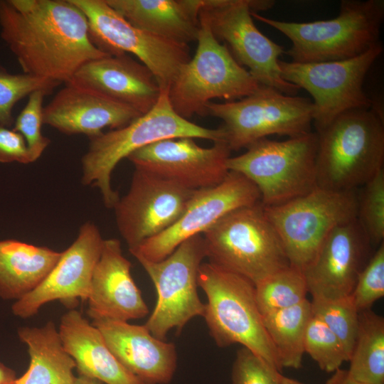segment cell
<instances>
[{
  "instance_id": "1",
  "label": "cell",
  "mask_w": 384,
  "mask_h": 384,
  "mask_svg": "<svg viewBox=\"0 0 384 384\" xmlns=\"http://www.w3.org/2000/svg\"><path fill=\"white\" fill-rule=\"evenodd\" d=\"M0 34L23 73L68 82L86 63L109 55L71 0H0Z\"/></svg>"
},
{
  "instance_id": "2",
  "label": "cell",
  "mask_w": 384,
  "mask_h": 384,
  "mask_svg": "<svg viewBox=\"0 0 384 384\" xmlns=\"http://www.w3.org/2000/svg\"><path fill=\"white\" fill-rule=\"evenodd\" d=\"M181 137L225 142L221 127L206 128L183 118L172 107L168 90H161L157 102L148 112L122 128L90 139L88 150L82 158V183L97 187L105 206L113 208L119 197L112 188L111 176L119 162L151 143Z\"/></svg>"
},
{
  "instance_id": "3",
  "label": "cell",
  "mask_w": 384,
  "mask_h": 384,
  "mask_svg": "<svg viewBox=\"0 0 384 384\" xmlns=\"http://www.w3.org/2000/svg\"><path fill=\"white\" fill-rule=\"evenodd\" d=\"M373 105L348 111L316 132L317 187L357 190L383 169V115Z\"/></svg>"
},
{
  "instance_id": "4",
  "label": "cell",
  "mask_w": 384,
  "mask_h": 384,
  "mask_svg": "<svg viewBox=\"0 0 384 384\" xmlns=\"http://www.w3.org/2000/svg\"><path fill=\"white\" fill-rule=\"evenodd\" d=\"M252 18L277 29L291 41L284 52L297 63L339 61L357 57L378 43L384 19L383 0H343L332 19L306 23Z\"/></svg>"
},
{
  "instance_id": "5",
  "label": "cell",
  "mask_w": 384,
  "mask_h": 384,
  "mask_svg": "<svg viewBox=\"0 0 384 384\" xmlns=\"http://www.w3.org/2000/svg\"><path fill=\"white\" fill-rule=\"evenodd\" d=\"M198 285L207 297L203 317L217 346L240 343L281 373L256 302L255 284L208 262L199 267Z\"/></svg>"
},
{
  "instance_id": "6",
  "label": "cell",
  "mask_w": 384,
  "mask_h": 384,
  "mask_svg": "<svg viewBox=\"0 0 384 384\" xmlns=\"http://www.w3.org/2000/svg\"><path fill=\"white\" fill-rule=\"evenodd\" d=\"M202 236L209 262L254 284L290 265L261 202L230 212Z\"/></svg>"
},
{
  "instance_id": "7",
  "label": "cell",
  "mask_w": 384,
  "mask_h": 384,
  "mask_svg": "<svg viewBox=\"0 0 384 384\" xmlns=\"http://www.w3.org/2000/svg\"><path fill=\"white\" fill-rule=\"evenodd\" d=\"M196 41L193 57L181 68L168 90L174 111L186 119L194 114L206 115V106L211 100H238L260 86L225 44L216 39L200 15Z\"/></svg>"
},
{
  "instance_id": "8",
  "label": "cell",
  "mask_w": 384,
  "mask_h": 384,
  "mask_svg": "<svg viewBox=\"0 0 384 384\" xmlns=\"http://www.w3.org/2000/svg\"><path fill=\"white\" fill-rule=\"evenodd\" d=\"M318 135L308 132L284 141L263 138L230 157L229 171L251 181L264 206H277L311 191L316 184Z\"/></svg>"
},
{
  "instance_id": "9",
  "label": "cell",
  "mask_w": 384,
  "mask_h": 384,
  "mask_svg": "<svg viewBox=\"0 0 384 384\" xmlns=\"http://www.w3.org/2000/svg\"><path fill=\"white\" fill-rule=\"evenodd\" d=\"M274 4L271 0H201L199 15L216 39L227 44L236 61L245 66L260 85L295 96L300 88L283 79L279 65L284 48L265 36L251 15L252 11L267 10Z\"/></svg>"
},
{
  "instance_id": "10",
  "label": "cell",
  "mask_w": 384,
  "mask_h": 384,
  "mask_svg": "<svg viewBox=\"0 0 384 384\" xmlns=\"http://www.w3.org/2000/svg\"><path fill=\"white\" fill-rule=\"evenodd\" d=\"M357 203V190L316 187L284 203L263 207L290 265L303 271L335 228L356 218Z\"/></svg>"
},
{
  "instance_id": "11",
  "label": "cell",
  "mask_w": 384,
  "mask_h": 384,
  "mask_svg": "<svg viewBox=\"0 0 384 384\" xmlns=\"http://www.w3.org/2000/svg\"><path fill=\"white\" fill-rule=\"evenodd\" d=\"M313 102L260 85L252 94L235 101L206 106V115L220 119L225 142L237 151L267 136L293 137L311 132Z\"/></svg>"
},
{
  "instance_id": "12",
  "label": "cell",
  "mask_w": 384,
  "mask_h": 384,
  "mask_svg": "<svg viewBox=\"0 0 384 384\" xmlns=\"http://www.w3.org/2000/svg\"><path fill=\"white\" fill-rule=\"evenodd\" d=\"M380 41L364 53L344 60L297 63L279 60L286 81L304 89L313 97V123L316 132L337 117L353 110L369 109L374 102L363 90L369 69L381 55Z\"/></svg>"
},
{
  "instance_id": "13",
  "label": "cell",
  "mask_w": 384,
  "mask_h": 384,
  "mask_svg": "<svg viewBox=\"0 0 384 384\" xmlns=\"http://www.w3.org/2000/svg\"><path fill=\"white\" fill-rule=\"evenodd\" d=\"M206 258L202 235L187 239L167 257L151 262L137 260L154 283L157 299L144 326L165 341L169 331L181 333L193 318L203 316L205 304L198 294V273Z\"/></svg>"
},
{
  "instance_id": "14",
  "label": "cell",
  "mask_w": 384,
  "mask_h": 384,
  "mask_svg": "<svg viewBox=\"0 0 384 384\" xmlns=\"http://www.w3.org/2000/svg\"><path fill=\"white\" fill-rule=\"evenodd\" d=\"M85 15L94 44L108 55L132 54L147 67L161 90H168L190 60L188 44L167 40L129 23L105 0H71Z\"/></svg>"
},
{
  "instance_id": "15",
  "label": "cell",
  "mask_w": 384,
  "mask_h": 384,
  "mask_svg": "<svg viewBox=\"0 0 384 384\" xmlns=\"http://www.w3.org/2000/svg\"><path fill=\"white\" fill-rule=\"evenodd\" d=\"M260 202L257 186L242 174L229 171L220 183L196 190L183 214L170 228L129 250L137 260L161 261L183 241L203 235L230 212Z\"/></svg>"
},
{
  "instance_id": "16",
  "label": "cell",
  "mask_w": 384,
  "mask_h": 384,
  "mask_svg": "<svg viewBox=\"0 0 384 384\" xmlns=\"http://www.w3.org/2000/svg\"><path fill=\"white\" fill-rule=\"evenodd\" d=\"M196 191L134 168L128 192L113 208L118 230L129 249L174 224Z\"/></svg>"
},
{
  "instance_id": "17",
  "label": "cell",
  "mask_w": 384,
  "mask_h": 384,
  "mask_svg": "<svg viewBox=\"0 0 384 384\" xmlns=\"http://www.w3.org/2000/svg\"><path fill=\"white\" fill-rule=\"evenodd\" d=\"M231 150L224 142L202 147L190 137L160 140L131 154L135 169L168 179L192 190L220 183L228 175Z\"/></svg>"
},
{
  "instance_id": "18",
  "label": "cell",
  "mask_w": 384,
  "mask_h": 384,
  "mask_svg": "<svg viewBox=\"0 0 384 384\" xmlns=\"http://www.w3.org/2000/svg\"><path fill=\"white\" fill-rule=\"evenodd\" d=\"M104 240L94 223L83 224L75 240L61 252L41 284L12 305L13 314L28 319L36 314L44 304L53 301H60L71 309L78 304V299L87 301Z\"/></svg>"
},
{
  "instance_id": "19",
  "label": "cell",
  "mask_w": 384,
  "mask_h": 384,
  "mask_svg": "<svg viewBox=\"0 0 384 384\" xmlns=\"http://www.w3.org/2000/svg\"><path fill=\"white\" fill-rule=\"evenodd\" d=\"M369 245L356 218L335 228L303 270L312 299L351 296Z\"/></svg>"
},
{
  "instance_id": "20",
  "label": "cell",
  "mask_w": 384,
  "mask_h": 384,
  "mask_svg": "<svg viewBox=\"0 0 384 384\" xmlns=\"http://www.w3.org/2000/svg\"><path fill=\"white\" fill-rule=\"evenodd\" d=\"M131 262L123 255L118 239L104 240L95 267L87 314L93 320L128 321L149 314L131 274Z\"/></svg>"
},
{
  "instance_id": "21",
  "label": "cell",
  "mask_w": 384,
  "mask_h": 384,
  "mask_svg": "<svg viewBox=\"0 0 384 384\" xmlns=\"http://www.w3.org/2000/svg\"><path fill=\"white\" fill-rule=\"evenodd\" d=\"M141 115L95 90L66 83L43 107V121L63 134H85L90 139L105 128H122Z\"/></svg>"
},
{
  "instance_id": "22",
  "label": "cell",
  "mask_w": 384,
  "mask_h": 384,
  "mask_svg": "<svg viewBox=\"0 0 384 384\" xmlns=\"http://www.w3.org/2000/svg\"><path fill=\"white\" fill-rule=\"evenodd\" d=\"M119 362L144 384H167L176 371L177 353L173 343L154 336L144 325L128 321L93 320Z\"/></svg>"
},
{
  "instance_id": "23",
  "label": "cell",
  "mask_w": 384,
  "mask_h": 384,
  "mask_svg": "<svg viewBox=\"0 0 384 384\" xmlns=\"http://www.w3.org/2000/svg\"><path fill=\"white\" fill-rule=\"evenodd\" d=\"M67 83L95 90L142 114L153 108L161 91L149 69L127 54L90 60Z\"/></svg>"
},
{
  "instance_id": "24",
  "label": "cell",
  "mask_w": 384,
  "mask_h": 384,
  "mask_svg": "<svg viewBox=\"0 0 384 384\" xmlns=\"http://www.w3.org/2000/svg\"><path fill=\"white\" fill-rule=\"evenodd\" d=\"M58 332L78 375L104 384H144L119 362L101 332L79 311L72 309L63 315Z\"/></svg>"
},
{
  "instance_id": "25",
  "label": "cell",
  "mask_w": 384,
  "mask_h": 384,
  "mask_svg": "<svg viewBox=\"0 0 384 384\" xmlns=\"http://www.w3.org/2000/svg\"><path fill=\"white\" fill-rule=\"evenodd\" d=\"M134 26L188 44L196 41L201 0H105Z\"/></svg>"
},
{
  "instance_id": "26",
  "label": "cell",
  "mask_w": 384,
  "mask_h": 384,
  "mask_svg": "<svg viewBox=\"0 0 384 384\" xmlns=\"http://www.w3.org/2000/svg\"><path fill=\"white\" fill-rule=\"evenodd\" d=\"M60 254L15 240L0 241V297L17 301L33 291L52 270Z\"/></svg>"
},
{
  "instance_id": "27",
  "label": "cell",
  "mask_w": 384,
  "mask_h": 384,
  "mask_svg": "<svg viewBox=\"0 0 384 384\" xmlns=\"http://www.w3.org/2000/svg\"><path fill=\"white\" fill-rule=\"evenodd\" d=\"M18 335L28 346L30 363L14 384H73L75 363L65 350L53 321L41 327H21Z\"/></svg>"
},
{
  "instance_id": "28",
  "label": "cell",
  "mask_w": 384,
  "mask_h": 384,
  "mask_svg": "<svg viewBox=\"0 0 384 384\" xmlns=\"http://www.w3.org/2000/svg\"><path fill=\"white\" fill-rule=\"evenodd\" d=\"M262 316L280 368H301L305 332L312 316L311 302L306 299L292 307Z\"/></svg>"
},
{
  "instance_id": "29",
  "label": "cell",
  "mask_w": 384,
  "mask_h": 384,
  "mask_svg": "<svg viewBox=\"0 0 384 384\" xmlns=\"http://www.w3.org/2000/svg\"><path fill=\"white\" fill-rule=\"evenodd\" d=\"M349 375L366 384H384V319L371 309L358 312Z\"/></svg>"
},
{
  "instance_id": "30",
  "label": "cell",
  "mask_w": 384,
  "mask_h": 384,
  "mask_svg": "<svg viewBox=\"0 0 384 384\" xmlns=\"http://www.w3.org/2000/svg\"><path fill=\"white\" fill-rule=\"evenodd\" d=\"M256 302L262 316L299 304L306 299L303 271L289 265L255 284Z\"/></svg>"
},
{
  "instance_id": "31",
  "label": "cell",
  "mask_w": 384,
  "mask_h": 384,
  "mask_svg": "<svg viewBox=\"0 0 384 384\" xmlns=\"http://www.w3.org/2000/svg\"><path fill=\"white\" fill-rule=\"evenodd\" d=\"M311 306L312 315L338 337L350 358L358 321V311L351 296L337 299H312Z\"/></svg>"
},
{
  "instance_id": "32",
  "label": "cell",
  "mask_w": 384,
  "mask_h": 384,
  "mask_svg": "<svg viewBox=\"0 0 384 384\" xmlns=\"http://www.w3.org/2000/svg\"><path fill=\"white\" fill-rule=\"evenodd\" d=\"M361 188L358 192L356 219L370 244L379 245L384 239V169Z\"/></svg>"
},
{
  "instance_id": "33",
  "label": "cell",
  "mask_w": 384,
  "mask_h": 384,
  "mask_svg": "<svg viewBox=\"0 0 384 384\" xmlns=\"http://www.w3.org/2000/svg\"><path fill=\"white\" fill-rule=\"evenodd\" d=\"M307 353L321 370L334 373L341 368L349 356L338 337L319 319L312 315L304 337Z\"/></svg>"
},
{
  "instance_id": "34",
  "label": "cell",
  "mask_w": 384,
  "mask_h": 384,
  "mask_svg": "<svg viewBox=\"0 0 384 384\" xmlns=\"http://www.w3.org/2000/svg\"><path fill=\"white\" fill-rule=\"evenodd\" d=\"M60 85L26 73L11 74L0 66V125L11 126L13 108L21 99L37 90H43L50 95Z\"/></svg>"
},
{
  "instance_id": "35",
  "label": "cell",
  "mask_w": 384,
  "mask_h": 384,
  "mask_svg": "<svg viewBox=\"0 0 384 384\" xmlns=\"http://www.w3.org/2000/svg\"><path fill=\"white\" fill-rule=\"evenodd\" d=\"M48 95L43 90H37L30 94L26 106L14 122L13 129L25 139L32 163L41 157L50 142L41 132L43 124V98Z\"/></svg>"
},
{
  "instance_id": "36",
  "label": "cell",
  "mask_w": 384,
  "mask_h": 384,
  "mask_svg": "<svg viewBox=\"0 0 384 384\" xmlns=\"http://www.w3.org/2000/svg\"><path fill=\"white\" fill-rule=\"evenodd\" d=\"M351 296L358 312L384 296V242L359 272Z\"/></svg>"
},
{
  "instance_id": "37",
  "label": "cell",
  "mask_w": 384,
  "mask_h": 384,
  "mask_svg": "<svg viewBox=\"0 0 384 384\" xmlns=\"http://www.w3.org/2000/svg\"><path fill=\"white\" fill-rule=\"evenodd\" d=\"M281 373L250 349L238 350L232 368L233 384H278Z\"/></svg>"
},
{
  "instance_id": "38",
  "label": "cell",
  "mask_w": 384,
  "mask_h": 384,
  "mask_svg": "<svg viewBox=\"0 0 384 384\" xmlns=\"http://www.w3.org/2000/svg\"><path fill=\"white\" fill-rule=\"evenodd\" d=\"M32 163L23 137L14 129L0 125V162Z\"/></svg>"
},
{
  "instance_id": "39",
  "label": "cell",
  "mask_w": 384,
  "mask_h": 384,
  "mask_svg": "<svg viewBox=\"0 0 384 384\" xmlns=\"http://www.w3.org/2000/svg\"><path fill=\"white\" fill-rule=\"evenodd\" d=\"M326 384H366L353 379L348 370L339 368L327 380Z\"/></svg>"
},
{
  "instance_id": "40",
  "label": "cell",
  "mask_w": 384,
  "mask_h": 384,
  "mask_svg": "<svg viewBox=\"0 0 384 384\" xmlns=\"http://www.w3.org/2000/svg\"><path fill=\"white\" fill-rule=\"evenodd\" d=\"M16 378L15 371L0 362V384H14Z\"/></svg>"
},
{
  "instance_id": "41",
  "label": "cell",
  "mask_w": 384,
  "mask_h": 384,
  "mask_svg": "<svg viewBox=\"0 0 384 384\" xmlns=\"http://www.w3.org/2000/svg\"><path fill=\"white\" fill-rule=\"evenodd\" d=\"M73 384H104L95 378L78 375L75 377Z\"/></svg>"
},
{
  "instance_id": "42",
  "label": "cell",
  "mask_w": 384,
  "mask_h": 384,
  "mask_svg": "<svg viewBox=\"0 0 384 384\" xmlns=\"http://www.w3.org/2000/svg\"><path fill=\"white\" fill-rule=\"evenodd\" d=\"M278 384H304L298 380L284 376L281 373L279 375Z\"/></svg>"
}]
</instances>
